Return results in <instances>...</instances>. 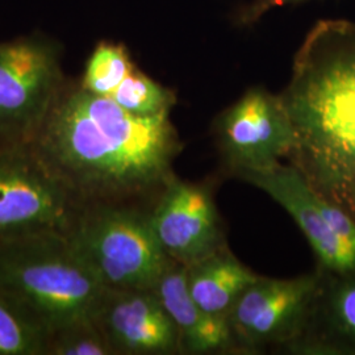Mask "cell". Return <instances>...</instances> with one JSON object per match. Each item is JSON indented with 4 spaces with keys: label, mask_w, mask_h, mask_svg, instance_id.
Returning a JSON list of instances; mask_svg holds the SVG:
<instances>
[{
    "label": "cell",
    "mask_w": 355,
    "mask_h": 355,
    "mask_svg": "<svg viewBox=\"0 0 355 355\" xmlns=\"http://www.w3.org/2000/svg\"><path fill=\"white\" fill-rule=\"evenodd\" d=\"M29 144L83 205L165 187L180 149L170 114H130L80 86L60 91Z\"/></svg>",
    "instance_id": "cell-1"
},
{
    "label": "cell",
    "mask_w": 355,
    "mask_h": 355,
    "mask_svg": "<svg viewBox=\"0 0 355 355\" xmlns=\"http://www.w3.org/2000/svg\"><path fill=\"white\" fill-rule=\"evenodd\" d=\"M291 120V165L355 220V24L318 21L280 95Z\"/></svg>",
    "instance_id": "cell-2"
},
{
    "label": "cell",
    "mask_w": 355,
    "mask_h": 355,
    "mask_svg": "<svg viewBox=\"0 0 355 355\" xmlns=\"http://www.w3.org/2000/svg\"><path fill=\"white\" fill-rule=\"evenodd\" d=\"M105 291L69 234L46 230L0 239V295L48 336L92 320Z\"/></svg>",
    "instance_id": "cell-3"
},
{
    "label": "cell",
    "mask_w": 355,
    "mask_h": 355,
    "mask_svg": "<svg viewBox=\"0 0 355 355\" xmlns=\"http://www.w3.org/2000/svg\"><path fill=\"white\" fill-rule=\"evenodd\" d=\"M69 239L110 290H153L174 263L154 234L150 214L119 203L85 205Z\"/></svg>",
    "instance_id": "cell-4"
},
{
    "label": "cell",
    "mask_w": 355,
    "mask_h": 355,
    "mask_svg": "<svg viewBox=\"0 0 355 355\" xmlns=\"http://www.w3.org/2000/svg\"><path fill=\"white\" fill-rule=\"evenodd\" d=\"M83 207L29 142L0 140V239L69 234Z\"/></svg>",
    "instance_id": "cell-5"
},
{
    "label": "cell",
    "mask_w": 355,
    "mask_h": 355,
    "mask_svg": "<svg viewBox=\"0 0 355 355\" xmlns=\"http://www.w3.org/2000/svg\"><path fill=\"white\" fill-rule=\"evenodd\" d=\"M61 89L60 60L51 44L0 42V140H32Z\"/></svg>",
    "instance_id": "cell-6"
},
{
    "label": "cell",
    "mask_w": 355,
    "mask_h": 355,
    "mask_svg": "<svg viewBox=\"0 0 355 355\" xmlns=\"http://www.w3.org/2000/svg\"><path fill=\"white\" fill-rule=\"evenodd\" d=\"M217 129L223 153L237 173L274 165L295 145L282 98L266 89L248 91L223 114Z\"/></svg>",
    "instance_id": "cell-7"
},
{
    "label": "cell",
    "mask_w": 355,
    "mask_h": 355,
    "mask_svg": "<svg viewBox=\"0 0 355 355\" xmlns=\"http://www.w3.org/2000/svg\"><path fill=\"white\" fill-rule=\"evenodd\" d=\"M150 223L165 253L183 266L223 249L215 204L200 186L171 177L150 212Z\"/></svg>",
    "instance_id": "cell-8"
},
{
    "label": "cell",
    "mask_w": 355,
    "mask_h": 355,
    "mask_svg": "<svg viewBox=\"0 0 355 355\" xmlns=\"http://www.w3.org/2000/svg\"><path fill=\"white\" fill-rule=\"evenodd\" d=\"M322 280V271L296 279L259 277L229 312L232 330L252 343L286 337L316 306Z\"/></svg>",
    "instance_id": "cell-9"
},
{
    "label": "cell",
    "mask_w": 355,
    "mask_h": 355,
    "mask_svg": "<svg viewBox=\"0 0 355 355\" xmlns=\"http://www.w3.org/2000/svg\"><path fill=\"white\" fill-rule=\"evenodd\" d=\"M241 177L279 203L302 229L320 270L333 277L355 275V257L333 233L320 207V195L295 166L274 165L240 171Z\"/></svg>",
    "instance_id": "cell-10"
},
{
    "label": "cell",
    "mask_w": 355,
    "mask_h": 355,
    "mask_svg": "<svg viewBox=\"0 0 355 355\" xmlns=\"http://www.w3.org/2000/svg\"><path fill=\"white\" fill-rule=\"evenodd\" d=\"M94 322L114 354H168L180 346L177 327L153 290H110Z\"/></svg>",
    "instance_id": "cell-11"
},
{
    "label": "cell",
    "mask_w": 355,
    "mask_h": 355,
    "mask_svg": "<svg viewBox=\"0 0 355 355\" xmlns=\"http://www.w3.org/2000/svg\"><path fill=\"white\" fill-rule=\"evenodd\" d=\"M177 327L179 341L191 352H215L232 343L228 316L211 315L196 304L187 286V266L174 262L153 287Z\"/></svg>",
    "instance_id": "cell-12"
},
{
    "label": "cell",
    "mask_w": 355,
    "mask_h": 355,
    "mask_svg": "<svg viewBox=\"0 0 355 355\" xmlns=\"http://www.w3.org/2000/svg\"><path fill=\"white\" fill-rule=\"evenodd\" d=\"M258 278L224 248L187 266V286L193 302L217 316H228L242 293Z\"/></svg>",
    "instance_id": "cell-13"
},
{
    "label": "cell",
    "mask_w": 355,
    "mask_h": 355,
    "mask_svg": "<svg viewBox=\"0 0 355 355\" xmlns=\"http://www.w3.org/2000/svg\"><path fill=\"white\" fill-rule=\"evenodd\" d=\"M318 300L325 327V347L355 352V275L324 274Z\"/></svg>",
    "instance_id": "cell-14"
},
{
    "label": "cell",
    "mask_w": 355,
    "mask_h": 355,
    "mask_svg": "<svg viewBox=\"0 0 355 355\" xmlns=\"http://www.w3.org/2000/svg\"><path fill=\"white\" fill-rule=\"evenodd\" d=\"M135 69L123 45L102 42L87 61L80 87L94 95L110 98Z\"/></svg>",
    "instance_id": "cell-15"
},
{
    "label": "cell",
    "mask_w": 355,
    "mask_h": 355,
    "mask_svg": "<svg viewBox=\"0 0 355 355\" xmlns=\"http://www.w3.org/2000/svg\"><path fill=\"white\" fill-rule=\"evenodd\" d=\"M110 98L128 112L137 116L170 114L175 103V95L171 89H166L137 69L123 80Z\"/></svg>",
    "instance_id": "cell-16"
},
{
    "label": "cell",
    "mask_w": 355,
    "mask_h": 355,
    "mask_svg": "<svg viewBox=\"0 0 355 355\" xmlns=\"http://www.w3.org/2000/svg\"><path fill=\"white\" fill-rule=\"evenodd\" d=\"M49 336L0 295V355H45Z\"/></svg>",
    "instance_id": "cell-17"
},
{
    "label": "cell",
    "mask_w": 355,
    "mask_h": 355,
    "mask_svg": "<svg viewBox=\"0 0 355 355\" xmlns=\"http://www.w3.org/2000/svg\"><path fill=\"white\" fill-rule=\"evenodd\" d=\"M114 354L94 320L70 324L49 336L45 355Z\"/></svg>",
    "instance_id": "cell-18"
},
{
    "label": "cell",
    "mask_w": 355,
    "mask_h": 355,
    "mask_svg": "<svg viewBox=\"0 0 355 355\" xmlns=\"http://www.w3.org/2000/svg\"><path fill=\"white\" fill-rule=\"evenodd\" d=\"M308 0H255L253 4H250L245 11H242L240 23L241 24H252L257 20H259L265 13L279 8L284 6H291V4H299Z\"/></svg>",
    "instance_id": "cell-19"
}]
</instances>
